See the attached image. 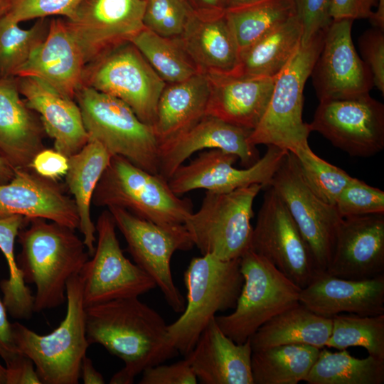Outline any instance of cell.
Segmentation results:
<instances>
[{
    "mask_svg": "<svg viewBox=\"0 0 384 384\" xmlns=\"http://www.w3.org/2000/svg\"><path fill=\"white\" fill-rule=\"evenodd\" d=\"M95 227L94 253L79 273L85 306L139 297L154 289L156 285L154 279L124 255L114 220L108 210L100 214Z\"/></svg>",
    "mask_w": 384,
    "mask_h": 384,
    "instance_id": "12",
    "label": "cell"
},
{
    "mask_svg": "<svg viewBox=\"0 0 384 384\" xmlns=\"http://www.w3.org/2000/svg\"><path fill=\"white\" fill-rule=\"evenodd\" d=\"M325 31L301 43L277 75L265 112L249 136L252 145H273L292 153L309 145L311 131L302 119L303 92L322 48Z\"/></svg>",
    "mask_w": 384,
    "mask_h": 384,
    "instance_id": "6",
    "label": "cell"
},
{
    "mask_svg": "<svg viewBox=\"0 0 384 384\" xmlns=\"http://www.w3.org/2000/svg\"><path fill=\"white\" fill-rule=\"evenodd\" d=\"M0 384H6V367L0 363Z\"/></svg>",
    "mask_w": 384,
    "mask_h": 384,
    "instance_id": "57",
    "label": "cell"
},
{
    "mask_svg": "<svg viewBox=\"0 0 384 384\" xmlns=\"http://www.w3.org/2000/svg\"><path fill=\"white\" fill-rule=\"evenodd\" d=\"M225 16L240 51L296 14L292 0H260L229 9Z\"/></svg>",
    "mask_w": 384,
    "mask_h": 384,
    "instance_id": "36",
    "label": "cell"
},
{
    "mask_svg": "<svg viewBox=\"0 0 384 384\" xmlns=\"http://www.w3.org/2000/svg\"><path fill=\"white\" fill-rule=\"evenodd\" d=\"M75 100L89 140L100 143L112 156H120L151 174H159V143L151 126L144 123L122 100L81 86Z\"/></svg>",
    "mask_w": 384,
    "mask_h": 384,
    "instance_id": "7",
    "label": "cell"
},
{
    "mask_svg": "<svg viewBox=\"0 0 384 384\" xmlns=\"http://www.w3.org/2000/svg\"><path fill=\"white\" fill-rule=\"evenodd\" d=\"M7 14L0 18V77H16L33 51L46 38L50 20L37 19L22 28Z\"/></svg>",
    "mask_w": 384,
    "mask_h": 384,
    "instance_id": "39",
    "label": "cell"
},
{
    "mask_svg": "<svg viewBox=\"0 0 384 384\" xmlns=\"http://www.w3.org/2000/svg\"><path fill=\"white\" fill-rule=\"evenodd\" d=\"M260 0H225L226 10L257 2Z\"/></svg>",
    "mask_w": 384,
    "mask_h": 384,
    "instance_id": "55",
    "label": "cell"
},
{
    "mask_svg": "<svg viewBox=\"0 0 384 384\" xmlns=\"http://www.w3.org/2000/svg\"><path fill=\"white\" fill-rule=\"evenodd\" d=\"M362 60L369 68L373 86L384 94V30L373 27L358 38Z\"/></svg>",
    "mask_w": 384,
    "mask_h": 384,
    "instance_id": "45",
    "label": "cell"
},
{
    "mask_svg": "<svg viewBox=\"0 0 384 384\" xmlns=\"http://www.w3.org/2000/svg\"><path fill=\"white\" fill-rule=\"evenodd\" d=\"M66 302L64 319L48 334L40 335L18 322L11 324L16 351L33 361L43 384H78L81 363L90 346L79 274L67 283Z\"/></svg>",
    "mask_w": 384,
    "mask_h": 384,
    "instance_id": "4",
    "label": "cell"
},
{
    "mask_svg": "<svg viewBox=\"0 0 384 384\" xmlns=\"http://www.w3.org/2000/svg\"><path fill=\"white\" fill-rule=\"evenodd\" d=\"M378 0H330L331 20L369 18Z\"/></svg>",
    "mask_w": 384,
    "mask_h": 384,
    "instance_id": "48",
    "label": "cell"
},
{
    "mask_svg": "<svg viewBox=\"0 0 384 384\" xmlns=\"http://www.w3.org/2000/svg\"><path fill=\"white\" fill-rule=\"evenodd\" d=\"M251 132L206 114L188 130L159 146V174L168 180L192 154L206 149L233 154L247 168L260 158L257 147L249 142Z\"/></svg>",
    "mask_w": 384,
    "mask_h": 384,
    "instance_id": "20",
    "label": "cell"
},
{
    "mask_svg": "<svg viewBox=\"0 0 384 384\" xmlns=\"http://www.w3.org/2000/svg\"><path fill=\"white\" fill-rule=\"evenodd\" d=\"M302 24L296 14L286 22L240 51L234 74L275 78L299 48Z\"/></svg>",
    "mask_w": 384,
    "mask_h": 384,
    "instance_id": "32",
    "label": "cell"
},
{
    "mask_svg": "<svg viewBox=\"0 0 384 384\" xmlns=\"http://www.w3.org/2000/svg\"><path fill=\"white\" fill-rule=\"evenodd\" d=\"M331 319V332L325 347L337 350L362 347L368 355L384 361V314L375 316L339 314Z\"/></svg>",
    "mask_w": 384,
    "mask_h": 384,
    "instance_id": "38",
    "label": "cell"
},
{
    "mask_svg": "<svg viewBox=\"0 0 384 384\" xmlns=\"http://www.w3.org/2000/svg\"><path fill=\"white\" fill-rule=\"evenodd\" d=\"M225 13L200 16L193 12L178 37L198 73L229 74L238 68L240 49Z\"/></svg>",
    "mask_w": 384,
    "mask_h": 384,
    "instance_id": "28",
    "label": "cell"
},
{
    "mask_svg": "<svg viewBox=\"0 0 384 384\" xmlns=\"http://www.w3.org/2000/svg\"><path fill=\"white\" fill-rule=\"evenodd\" d=\"M209 93L208 78L201 73L166 85L152 126L159 146L183 133L206 115Z\"/></svg>",
    "mask_w": 384,
    "mask_h": 384,
    "instance_id": "29",
    "label": "cell"
},
{
    "mask_svg": "<svg viewBox=\"0 0 384 384\" xmlns=\"http://www.w3.org/2000/svg\"><path fill=\"white\" fill-rule=\"evenodd\" d=\"M270 186L279 195L308 244L319 270L326 271L343 218L335 206L320 199L303 178L297 159L287 154Z\"/></svg>",
    "mask_w": 384,
    "mask_h": 384,
    "instance_id": "14",
    "label": "cell"
},
{
    "mask_svg": "<svg viewBox=\"0 0 384 384\" xmlns=\"http://www.w3.org/2000/svg\"><path fill=\"white\" fill-rule=\"evenodd\" d=\"M28 220L19 215L0 218V250L9 269V277L1 280L0 289L8 314L16 319H29L34 312V296L15 256V240Z\"/></svg>",
    "mask_w": 384,
    "mask_h": 384,
    "instance_id": "35",
    "label": "cell"
},
{
    "mask_svg": "<svg viewBox=\"0 0 384 384\" xmlns=\"http://www.w3.org/2000/svg\"><path fill=\"white\" fill-rule=\"evenodd\" d=\"M240 259L222 260L206 254L191 260L183 275L185 308L167 326L171 348L186 356L217 312L235 308L243 283Z\"/></svg>",
    "mask_w": 384,
    "mask_h": 384,
    "instance_id": "3",
    "label": "cell"
},
{
    "mask_svg": "<svg viewBox=\"0 0 384 384\" xmlns=\"http://www.w3.org/2000/svg\"><path fill=\"white\" fill-rule=\"evenodd\" d=\"M304 381L308 384H383L384 361L370 355L358 358L347 349L331 352L324 347Z\"/></svg>",
    "mask_w": 384,
    "mask_h": 384,
    "instance_id": "34",
    "label": "cell"
},
{
    "mask_svg": "<svg viewBox=\"0 0 384 384\" xmlns=\"http://www.w3.org/2000/svg\"><path fill=\"white\" fill-rule=\"evenodd\" d=\"M130 42L166 84L183 81L198 73L178 38L162 37L144 28Z\"/></svg>",
    "mask_w": 384,
    "mask_h": 384,
    "instance_id": "37",
    "label": "cell"
},
{
    "mask_svg": "<svg viewBox=\"0 0 384 384\" xmlns=\"http://www.w3.org/2000/svg\"><path fill=\"white\" fill-rule=\"evenodd\" d=\"M206 75L210 87L206 114L253 130L267 107L276 77Z\"/></svg>",
    "mask_w": 384,
    "mask_h": 384,
    "instance_id": "25",
    "label": "cell"
},
{
    "mask_svg": "<svg viewBox=\"0 0 384 384\" xmlns=\"http://www.w3.org/2000/svg\"><path fill=\"white\" fill-rule=\"evenodd\" d=\"M242 286L233 311L215 316L222 331L242 343L267 321L299 303L301 288L249 249L240 259Z\"/></svg>",
    "mask_w": 384,
    "mask_h": 384,
    "instance_id": "8",
    "label": "cell"
},
{
    "mask_svg": "<svg viewBox=\"0 0 384 384\" xmlns=\"http://www.w3.org/2000/svg\"><path fill=\"white\" fill-rule=\"evenodd\" d=\"M82 0H9L7 14L16 21L62 16L69 18Z\"/></svg>",
    "mask_w": 384,
    "mask_h": 384,
    "instance_id": "43",
    "label": "cell"
},
{
    "mask_svg": "<svg viewBox=\"0 0 384 384\" xmlns=\"http://www.w3.org/2000/svg\"><path fill=\"white\" fill-rule=\"evenodd\" d=\"M335 206L343 218L384 213V191L353 177L338 196Z\"/></svg>",
    "mask_w": 384,
    "mask_h": 384,
    "instance_id": "42",
    "label": "cell"
},
{
    "mask_svg": "<svg viewBox=\"0 0 384 384\" xmlns=\"http://www.w3.org/2000/svg\"><path fill=\"white\" fill-rule=\"evenodd\" d=\"M15 169L0 154V184L9 182L14 176Z\"/></svg>",
    "mask_w": 384,
    "mask_h": 384,
    "instance_id": "54",
    "label": "cell"
},
{
    "mask_svg": "<svg viewBox=\"0 0 384 384\" xmlns=\"http://www.w3.org/2000/svg\"><path fill=\"white\" fill-rule=\"evenodd\" d=\"M112 156L100 143L89 140L80 151L69 157V167L65 176L67 188L77 208L78 229L90 257L94 253L97 240L90 206L96 186Z\"/></svg>",
    "mask_w": 384,
    "mask_h": 384,
    "instance_id": "30",
    "label": "cell"
},
{
    "mask_svg": "<svg viewBox=\"0 0 384 384\" xmlns=\"http://www.w3.org/2000/svg\"><path fill=\"white\" fill-rule=\"evenodd\" d=\"M86 336L119 358L124 366L111 384H132L148 367L178 353L167 343L164 319L138 297L117 299L85 307Z\"/></svg>",
    "mask_w": 384,
    "mask_h": 384,
    "instance_id": "1",
    "label": "cell"
},
{
    "mask_svg": "<svg viewBox=\"0 0 384 384\" xmlns=\"http://www.w3.org/2000/svg\"><path fill=\"white\" fill-rule=\"evenodd\" d=\"M299 302L323 317L342 314L375 316L384 314V274L354 280L324 272L302 289Z\"/></svg>",
    "mask_w": 384,
    "mask_h": 384,
    "instance_id": "23",
    "label": "cell"
},
{
    "mask_svg": "<svg viewBox=\"0 0 384 384\" xmlns=\"http://www.w3.org/2000/svg\"><path fill=\"white\" fill-rule=\"evenodd\" d=\"M262 188L254 184L229 192L206 191L199 210L183 224L202 255L231 260L250 249L253 203Z\"/></svg>",
    "mask_w": 384,
    "mask_h": 384,
    "instance_id": "9",
    "label": "cell"
},
{
    "mask_svg": "<svg viewBox=\"0 0 384 384\" xmlns=\"http://www.w3.org/2000/svg\"><path fill=\"white\" fill-rule=\"evenodd\" d=\"M140 384H196L198 379L186 358L170 365L161 363L142 371Z\"/></svg>",
    "mask_w": 384,
    "mask_h": 384,
    "instance_id": "46",
    "label": "cell"
},
{
    "mask_svg": "<svg viewBox=\"0 0 384 384\" xmlns=\"http://www.w3.org/2000/svg\"><path fill=\"white\" fill-rule=\"evenodd\" d=\"M69 167V157L54 148H44L32 160L30 169L38 175L55 181L65 176Z\"/></svg>",
    "mask_w": 384,
    "mask_h": 384,
    "instance_id": "47",
    "label": "cell"
},
{
    "mask_svg": "<svg viewBox=\"0 0 384 384\" xmlns=\"http://www.w3.org/2000/svg\"><path fill=\"white\" fill-rule=\"evenodd\" d=\"M325 272L354 280L384 274V213L343 218Z\"/></svg>",
    "mask_w": 384,
    "mask_h": 384,
    "instance_id": "19",
    "label": "cell"
},
{
    "mask_svg": "<svg viewBox=\"0 0 384 384\" xmlns=\"http://www.w3.org/2000/svg\"><path fill=\"white\" fill-rule=\"evenodd\" d=\"M252 353L250 339L234 342L213 318L185 358L201 383L254 384Z\"/></svg>",
    "mask_w": 384,
    "mask_h": 384,
    "instance_id": "27",
    "label": "cell"
},
{
    "mask_svg": "<svg viewBox=\"0 0 384 384\" xmlns=\"http://www.w3.org/2000/svg\"><path fill=\"white\" fill-rule=\"evenodd\" d=\"M320 349L306 344H287L252 351L254 384H297L304 381Z\"/></svg>",
    "mask_w": 384,
    "mask_h": 384,
    "instance_id": "33",
    "label": "cell"
},
{
    "mask_svg": "<svg viewBox=\"0 0 384 384\" xmlns=\"http://www.w3.org/2000/svg\"><path fill=\"white\" fill-rule=\"evenodd\" d=\"M6 384H42L33 361L18 353L5 362Z\"/></svg>",
    "mask_w": 384,
    "mask_h": 384,
    "instance_id": "49",
    "label": "cell"
},
{
    "mask_svg": "<svg viewBox=\"0 0 384 384\" xmlns=\"http://www.w3.org/2000/svg\"><path fill=\"white\" fill-rule=\"evenodd\" d=\"M107 210L134 263L154 279L169 306L181 313L186 301L174 282L171 260L175 252L190 250L194 246L184 225L157 224L118 207Z\"/></svg>",
    "mask_w": 384,
    "mask_h": 384,
    "instance_id": "11",
    "label": "cell"
},
{
    "mask_svg": "<svg viewBox=\"0 0 384 384\" xmlns=\"http://www.w3.org/2000/svg\"><path fill=\"white\" fill-rule=\"evenodd\" d=\"M16 78L21 95L38 114L46 134L54 141V149L68 157L80 151L89 137L75 100L38 78Z\"/></svg>",
    "mask_w": 384,
    "mask_h": 384,
    "instance_id": "22",
    "label": "cell"
},
{
    "mask_svg": "<svg viewBox=\"0 0 384 384\" xmlns=\"http://www.w3.org/2000/svg\"><path fill=\"white\" fill-rule=\"evenodd\" d=\"M145 28L165 38L181 36L193 11L186 0H145Z\"/></svg>",
    "mask_w": 384,
    "mask_h": 384,
    "instance_id": "41",
    "label": "cell"
},
{
    "mask_svg": "<svg viewBox=\"0 0 384 384\" xmlns=\"http://www.w3.org/2000/svg\"><path fill=\"white\" fill-rule=\"evenodd\" d=\"M193 12L200 16L223 14L226 11L225 0H186Z\"/></svg>",
    "mask_w": 384,
    "mask_h": 384,
    "instance_id": "51",
    "label": "cell"
},
{
    "mask_svg": "<svg viewBox=\"0 0 384 384\" xmlns=\"http://www.w3.org/2000/svg\"><path fill=\"white\" fill-rule=\"evenodd\" d=\"M293 154L312 191L325 203L335 206L338 196L353 177L316 155L309 145Z\"/></svg>",
    "mask_w": 384,
    "mask_h": 384,
    "instance_id": "40",
    "label": "cell"
},
{
    "mask_svg": "<svg viewBox=\"0 0 384 384\" xmlns=\"http://www.w3.org/2000/svg\"><path fill=\"white\" fill-rule=\"evenodd\" d=\"M331 328L332 319L317 315L299 303L267 321L249 339L252 351L287 344L322 348Z\"/></svg>",
    "mask_w": 384,
    "mask_h": 384,
    "instance_id": "31",
    "label": "cell"
},
{
    "mask_svg": "<svg viewBox=\"0 0 384 384\" xmlns=\"http://www.w3.org/2000/svg\"><path fill=\"white\" fill-rule=\"evenodd\" d=\"M46 134L38 114L21 97L17 78L0 77V154L14 169H28L46 148Z\"/></svg>",
    "mask_w": 384,
    "mask_h": 384,
    "instance_id": "26",
    "label": "cell"
},
{
    "mask_svg": "<svg viewBox=\"0 0 384 384\" xmlns=\"http://www.w3.org/2000/svg\"><path fill=\"white\" fill-rule=\"evenodd\" d=\"M166 85L131 42L87 63L82 77V86L122 100L151 127Z\"/></svg>",
    "mask_w": 384,
    "mask_h": 384,
    "instance_id": "10",
    "label": "cell"
},
{
    "mask_svg": "<svg viewBox=\"0 0 384 384\" xmlns=\"http://www.w3.org/2000/svg\"><path fill=\"white\" fill-rule=\"evenodd\" d=\"M145 0H82L65 18L85 65L130 42L144 28Z\"/></svg>",
    "mask_w": 384,
    "mask_h": 384,
    "instance_id": "17",
    "label": "cell"
},
{
    "mask_svg": "<svg viewBox=\"0 0 384 384\" xmlns=\"http://www.w3.org/2000/svg\"><path fill=\"white\" fill-rule=\"evenodd\" d=\"M309 124L352 156L370 157L384 149V105L369 93L319 102Z\"/></svg>",
    "mask_w": 384,
    "mask_h": 384,
    "instance_id": "15",
    "label": "cell"
},
{
    "mask_svg": "<svg viewBox=\"0 0 384 384\" xmlns=\"http://www.w3.org/2000/svg\"><path fill=\"white\" fill-rule=\"evenodd\" d=\"M80 377L85 384H103L105 383L102 375L95 369L92 360L87 356L82 358Z\"/></svg>",
    "mask_w": 384,
    "mask_h": 384,
    "instance_id": "52",
    "label": "cell"
},
{
    "mask_svg": "<svg viewBox=\"0 0 384 384\" xmlns=\"http://www.w3.org/2000/svg\"><path fill=\"white\" fill-rule=\"evenodd\" d=\"M289 153L269 145L265 154L252 166L242 169L234 167L238 158L220 149L199 153L188 164L178 166L169 178L173 192L181 196L196 189L229 192L254 184L270 186L272 178Z\"/></svg>",
    "mask_w": 384,
    "mask_h": 384,
    "instance_id": "16",
    "label": "cell"
},
{
    "mask_svg": "<svg viewBox=\"0 0 384 384\" xmlns=\"http://www.w3.org/2000/svg\"><path fill=\"white\" fill-rule=\"evenodd\" d=\"M17 238L24 280L36 287L34 312L63 304L68 280L79 274L90 257L83 240L75 230L41 218H30Z\"/></svg>",
    "mask_w": 384,
    "mask_h": 384,
    "instance_id": "2",
    "label": "cell"
},
{
    "mask_svg": "<svg viewBox=\"0 0 384 384\" xmlns=\"http://www.w3.org/2000/svg\"><path fill=\"white\" fill-rule=\"evenodd\" d=\"M353 20H332L310 76L319 100H343L368 94L373 87L368 66L353 45Z\"/></svg>",
    "mask_w": 384,
    "mask_h": 384,
    "instance_id": "18",
    "label": "cell"
},
{
    "mask_svg": "<svg viewBox=\"0 0 384 384\" xmlns=\"http://www.w3.org/2000/svg\"><path fill=\"white\" fill-rule=\"evenodd\" d=\"M302 27V44L326 30L331 22L330 0H292Z\"/></svg>",
    "mask_w": 384,
    "mask_h": 384,
    "instance_id": "44",
    "label": "cell"
},
{
    "mask_svg": "<svg viewBox=\"0 0 384 384\" xmlns=\"http://www.w3.org/2000/svg\"><path fill=\"white\" fill-rule=\"evenodd\" d=\"M85 66L81 49L65 20H50L48 33L16 77L38 78L75 100Z\"/></svg>",
    "mask_w": 384,
    "mask_h": 384,
    "instance_id": "24",
    "label": "cell"
},
{
    "mask_svg": "<svg viewBox=\"0 0 384 384\" xmlns=\"http://www.w3.org/2000/svg\"><path fill=\"white\" fill-rule=\"evenodd\" d=\"M375 11H373L368 18L373 26L384 30V0H378Z\"/></svg>",
    "mask_w": 384,
    "mask_h": 384,
    "instance_id": "53",
    "label": "cell"
},
{
    "mask_svg": "<svg viewBox=\"0 0 384 384\" xmlns=\"http://www.w3.org/2000/svg\"><path fill=\"white\" fill-rule=\"evenodd\" d=\"M7 313L6 306L0 298V357L4 362L18 353L13 341L12 323L9 321Z\"/></svg>",
    "mask_w": 384,
    "mask_h": 384,
    "instance_id": "50",
    "label": "cell"
},
{
    "mask_svg": "<svg viewBox=\"0 0 384 384\" xmlns=\"http://www.w3.org/2000/svg\"><path fill=\"white\" fill-rule=\"evenodd\" d=\"M92 203L118 207L160 225L184 224L193 213L191 199L181 198L168 180L120 156H112L95 190Z\"/></svg>",
    "mask_w": 384,
    "mask_h": 384,
    "instance_id": "5",
    "label": "cell"
},
{
    "mask_svg": "<svg viewBox=\"0 0 384 384\" xmlns=\"http://www.w3.org/2000/svg\"><path fill=\"white\" fill-rule=\"evenodd\" d=\"M15 215L44 218L73 230L79 227L74 200L57 181L31 169H15L14 178L0 184V218Z\"/></svg>",
    "mask_w": 384,
    "mask_h": 384,
    "instance_id": "21",
    "label": "cell"
},
{
    "mask_svg": "<svg viewBox=\"0 0 384 384\" xmlns=\"http://www.w3.org/2000/svg\"><path fill=\"white\" fill-rule=\"evenodd\" d=\"M267 188L253 227L250 249L302 289L321 272L284 202L272 187Z\"/></svg>",
    "mask_w": 384,
    "mask_h": 384,
    "instance_id": "13",
    "label": "cell"
},
{
    "mask_svg": "<svg viewBox=\"0 0 384 384\" xmlns=\"http://www.w3.org/2000/svg\"><path fill=\"white\" fill-rule=\"evenodd\" d=\"M9 9V0H0V18L5 16Z\"/></svg>",
    "mask_w": 384,
    "mask_h": 384,
    "instance_id": "56",
    "label": "cell"
}]
</instances>
